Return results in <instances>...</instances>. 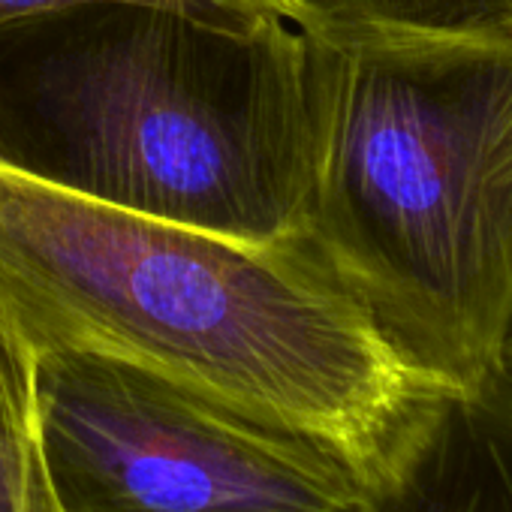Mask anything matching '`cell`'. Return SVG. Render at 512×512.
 <instances>
[{
    "instance_id": "obj_8",
    "label": "cell",
    "mask_w": 512,
    "mask_h": 512,
    "mask_svg": "<svg viewBox=\"0 0 512 512\" xmlns=\"http://www.w3.org/2000/svg\"><path fill=\"white\" fill-rule=\"evenodd\" d=\"M154 7L226 31H263L275 25H308L299 0H0V34L49 16L88 7Z\"/></svg>"
},
{
    "instance_id": "obj_3",
    "label": "cell",
    "mask_w": 512,
    "mask_h": 512,
    "mask_svg": "<svg viewBox=\"0 0 512 512\" xmlns=\"http://www.w3.org/2000/svg\"><path fill=\"white\" fill-rule=\"evenodd\" d=\"M302 28L308 232L413 368L470 383L512 320V43Z\"/></svg>"
},
{
    "instance_id": "obj_5",
    "label": "cell",
    "mask_w": 512,
    "mask_h": 512,
    "mask_svg": "<svg viewBox=\"0 0 512 512\" xmlns=\"http://www.w3.org/2000/svg\"><path fill=\"white\" fill-rule=\"evenodd\" d=\"M368 491L371 512H512V377L494 365L425 392Z\"/></svg>"
},
{
    "instance_id": "obj_4",
    "label": "cell",
    "mask_w": 512,
    "mask_h": 512,
    "mask_svg": "<svg viewBox=\"0 0 512 512\" xmlns=\"http://www.w3.org/2000/svg\"><path fill=\"white\" fill-rule=\"evenodd\" d=\"M58 512H371L326 437L103 353L37 350Z\"/></svg>"
},
{
    "instance_id": "obj_9",
    "label": "cell",
    "mask_w": 512,
    "mask_h": 512,
    "mask_svg": "<svg viewBox=\"0 0 512 512\" xmlns=\"http://www.w3.org/2000/svg\"><path fill=\"white\" fill-rule=\"evenodd\" d=\"M497 365L512 377V320H509V329L503 335V347H500V362Z\"/></svg>"
},
{
    "instance_id": "obj_2",
    "label": "cell",
    "mask_w": 512,
    "mask_h": 512,
    "mask_svg": "<svg viewBox=\"0 0 512 512\" xmlns=\"http://www.w3.org/2000/svg\"><path fill=\"white\" fill-rule=\"evenodd\" d=\"M314 154L302 25L241 34L112 4L0 34V166L52 187L281 241L308 232Z\"/></svg>"
},
{
    "instance_id": "obj_7",
    "label": "cell",
    "mask_w": 512,
    "mask_h": 512,
    "mask_svg": "<svg viewBox=\"0 0 512 512\" xmlns=\"http://www.w3.org/2000/svg\"><path fill=\"white\" fill-rule=\"evenodd\" d=\"M308 25L455 43H512V0H299Z\"/></svg>"
},
{
    "instance_id": "obj_6",
    "label": "cell",
    "mask_w": 512,
    "mask_h": 512,
    "mask_svg": "<svg viewBox=\"0 0 512 512\" xmlns=\"http://www.w3.org/2000/svg\"><path fill=\"white\" fill-rule=\"evenodd\" d=\"M0 512H58L37 431V350L0 302Z\"/></svg>"
},
{
    "instance_id": "obj_1",
    "label": "cell",
    "mask_w": 512,
    "mask_h": 512,
    "mask_svg": "<svg viewBox=\"0 0 512 512\" xmlns=\"http://www.w3.org/2000/svg\"><path fill=\"white\" fill-rule=\"evenodd\" d=\"M0 302L34 350L124 359L335 443L365 476L425 392L311 232L244 241L0 166Z\"/></svg>"
}]
</instances>
